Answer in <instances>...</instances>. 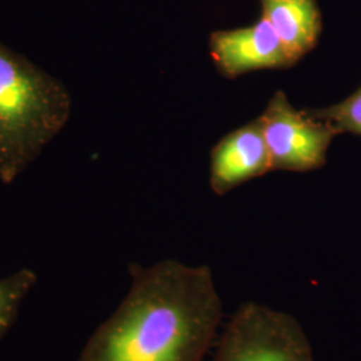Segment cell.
Returning <instances> with one entry per match:
<instances>
[{
  "mask_svg": "<svg viewBox=\"0 0 361 361\" xmlns=\"http://www.w3.org/2000/svg\"><path fill=\"white\" fill-rule=\"evenodd\" d=\"M131 285L78 361H202L214 348L222 301L207 265H130Z\"/></svg>",
  "mask_w": 361,
  "mask_h": 361,
  "instance_id": "1",
  "label": "cell"
},
{
  "mask_svg": "<svg viewBox=\"0 0 361 361\" xmlns=\"http://www.w3.org/2000/svg\"><path fill=\"white\" fill-rule=\"evenodd\" d=\"M73 98L65 85L0 42V180L13 183L65 129Z\"/></svg>",
  "mask_w": 361,
  "mask_h": 361,
  "instance_id": "2",
  "label": "cell"
},
{
  "mask_svg": "<svg viewBox=\"0 0 361 361\" xmlns=\"http://www.w3.org/2000/svg\"><path fill=\"white\" fill-rule=\"evenodd\" d=\"M212 361H314L310 338L293 316L249 301L229 317Z\"/></svg>",
  "mask_w": 361,
  "mask_h": 361,
  "instance_id": "3",
  "label": "cell"
},
{
  "mask_svg": "<svg viewBox=\"0 0 361 361\" xmlns=\"http://www.w3.org/2000/svg\"><path fill=\"white\" fill-rule=\"evenodd\" d=\"M271 155V170L310 171L322 168L336 135L331 122L310 110L295 109L283 91L271 97L258 118Z\"/></svg>",
  "mask_w": 361,
  "mask_h": 361,
  "instance_id": "4",
  "label": "cell"
},
{
  "mask_svg": "<svg viewBox=\"0 0 361 361\" xmlns=\"http://www.w3.org/2000/svg\"><path fill=\"white\" fill-rule=\"evenodd\" d=\"M209 47L219 73L229 79L256 70L293 66L281 40L262 18L252 26L213 32Z\"/></svg>",
  "mask_w": 361,
  "mask_h": 361,
  "instance_id": "5",
  "label": "cell"
},
{
  "mask_svg": "<svg viewBox=\"0 0 361 361\" xmlns=\"http://www.w3.org/2000/svg\"><path fill=\"white\" fill-rule=\"evenodd\" d=\"M271 155L256 119L225 135L212 152L210 186L219 195L271 171Z\"/></svg>",
  "mask_w": 361,
  "mask_h": 361,
  "instance_id": "6",
  "label": "cell"
},
{
  "mask_svg": "<svg viewBox=\"0 0 361 361\" xmlns=\"http://www.w3.org/2000/svg\"><path fill=\"white\" fill-rule=\"evenodd\" d=\"M262 19L281 40L295 65L312 51L320 38L323 22L317 0H258Z\"/></svg>",
  "mask_w": 361,
  "mask_h": 361,
  "instance_id": "7",
  "label": "cell"
},
{
  "mask_svg": "<svg viewBox=\"0 0 361 361\" xmlns=\"http://www.w3.org/2000/svg\"><path fill=\"white\" fill-rule=\"evenodd\" d=\"M37 280L35 271L31 269H20L0 279V340L13 326L23 300Z\"/></svg>",
  "mask_w": 361,
  "mask_h": 361,
  "instance_id": "8",
  "label": "cell"
},
{
  "mask_svg": "<svg viewBox=\"0 0 361 361\" xmlns=\"http://www.w3.org/2000/svg\"><path fill=\"white\" fill-rule=\"evenodd\" d=\"M310 111L331 122L340 133H352L361 137V86L340 104Z\"/></svg>",
  "mask_w": 361,
  "mask_h": 361,
  "instance_id": "9",
  "label": "cell"
}]
</instances>
